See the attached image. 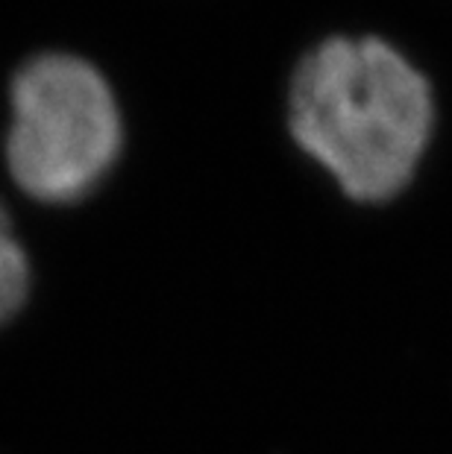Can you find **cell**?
<instances>
[{"label":"cell","mask_w":452,"mask_h":454,"mask_svg":"<svg viewBox=\"0 0 452 454\" xmlns=\"http://www.w3.org/2000/svg\"><path fill=\"white\" fill-rule=\"evenodd\" d=\"M291 135L344 194L382 202L415 176L435 123L432 89L382 38H326L300 59L288 98Z\"/></svg>","instance_id":"1"},{"label":"cell","mask_w":452,"mask_h":454,"mask_svg":"<svg viewBox=\"0 0 452 454\" xmlns=\"http://www.w3.org/2000/svg\"><path fill=\"white\" fill-rule=\"evenodd\" d=\"M6 164L38 202H76L121 153V112L106 76L71 53H42L18 67Z\"/></svg>","instance_id":"2"},{"label":"cell","mask_w":452,"mask_h":454,"mask_svg":"<svg viewBox=\"0 0 452 454\" xmlns=\"http://www.w3.org/2000/svg\"><path fill=\"white\" fill-rule=\"evenodd\" d=\"M30 287V267L21 244L12 235V223L0 202V323H6L24 305Z\"/></svg>","instance_id":"3"}]
</instances>
